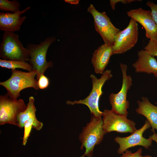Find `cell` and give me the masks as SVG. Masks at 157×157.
Instances as JSON below:
<instances>
[{"mask_svg": "<svg viewBox=\"0 0 157 157\" xmlns=\"http://www.w3.org/2000/svg\"><path fill=\"white\" fill-rule=\"evenodd\" d=\"M138 107L135 110L136 113L144 116L150 123L151 131L154 133L157 130V106L151 103L146 97H143L141 100L137 101Z\"/></svg>", "mask_w": 157, "mask_h": 157, "instance_id": "cell-16", "label": "cell"}, {"mask_svg": "<svg viewBox=\"0 0 157 157\" xmlns=\"http://www.w3.org/2000/svg\"><path fill=\"white\" fill-rule=\"evenodd\" d=\"M150 127V123L146 120L142 127L137 129L130 135L126 137H116L115 141L119 146L117 151L118 153L122 154L129 148L138 145L146 149H148L151 145L153 140L150 136L148 139L144 138L143 134L145 130Z\"/></svg>", "mask_w": 157, "mask_h": 157, "instance_id": "cell-11", "label": "cell"}, {"mask_svg": "<svg viewBox=\"0 0 157 157\" xmlns=\"http://www.w3.org/2000/svg\"><path fill=\"white\" fill-rule=\"evenodd\" d=\"M149 54L154 57L157 56V40H149L144 48Z\"/></svg>", "mask_w": 157, "mask_h": 157, "instance_id": "cell-21", "label": "cell"}, {"mask_svg": "<svg viewBox=\"0 0 157 157\" xmlns=\"http://www.w3.org/2000/svg\"><path fill=\"white\" fill-rule=\"evenodd\" d=\"M140 0H110V4L112 9L114 10L115 5L119 2H120L123 4H126L132 2L136 1H140Z\"/></svg>", "mask_w": 157, "mask_h": 157, "instance_id": "cell-25", "label": "cell"}, {"mask_svg": "<svg viewBox=\"0 0 157 157\" xmlns=\"http://www.w3.org/2000/svg\"><path fill=\"white\" fill-rule=\"evenodd\" d=\"M142 153V150L141 148H140L135 153H132L131 151L127 150L122 154L120 157H148V155L143 156Z\"/></svg>", "mask_w": 157, "mask_h": 157, "instance_id": "cell-23", "label": "cell"}, {"mask_svg": "<svg viewBox=\"0 0 157 157\" xmlns=\"http://www.w3.org/2000/svg\"><path fill=\"white\" fill-rule=\"evenodd\" d=\"M88 11L93 16L95 29L101 35L104 44L113 46L119 29L113 25L105 12H99L92 4L88 8Z\"/></svg>", "mask_w": 157, "mask_h": 157, "instance_id": "cell-8", "label": "cell"}, {"mask_svg": "<svg viewBox=\"0 0 157 157\" xmlns=\"http://www.w3.org/2000/svg\"><path fill=\"white\" fill-rule=\"evenodd\" d=\"M27 105L22 99L14 100L7 94L0 96V125L9 124L18 127L17 116L26 108Z\"/></svg>", "mask_w": 157, "mask_h": 157, "instance_id": "cell-7", "label": "cell"}, {"mask_svg": "<svg viewBox=\"0 0 157 157\" xmlns=\"http://www.w3.org/2000/svg\"><path fill=\"white\" fill-rule=\"evenodd\" d=\"M31 8L28 6L25 9L14 13H0V30L4 31H18L26 18L22 15Z\"/></svg>", "mask_w": 157, "mask_h": 157, "instance_id": "cell-13", "label": "cell"}, {"mask_svg": "<svg viewBox=\"0 0 157 157\" xmlns=\"http://www.w3.org/2000/svg\"><path fill=\"white\" fill-rule=\"evenodd\" d=\"M122 72V87L117 93H111L109 95V101L112 106L111 110L114 113L127 117L129 102L127 99V94L132 84L131 76L127 75V66L120 63Z\"/></svg>", "mask_w": 157, "mask_h": 157, "instance_id": "cell-6", "label": "cell"}, {"mask_svg": "<svg viewBox=\"0 0 157 157\" xmlns=\"http://www.w3.org/2000/svg\"><path fill=\"white\" fill-rule=\"evenodd\" d=\"M34 102V97L33 96L29 97L26 108L24 111L18 114L17 119L19 122V127L21 128H23L25 122L28 119L31 117L36 116V109Z\"/></svg>", "mask_w": 157, "mask_h": 157, "instance_id": "cell-17", "label": "cell"}, {"mask_svg": "<svg viewBox=\"0 0 157 157\" xmlns=\"http://www.w3.org/2000/svg\"><path fill=\"white\" fill-rule=\"evenodd\" d=\"M106 133L101 118L92 115L90 122L83 127L79 136L81 144V149H85V152L80 157H92L94 147L100 144Z\"/></svg>", "mask_w": 157, "mask_h": 157, "instance_id": "cell-2", "label": "cell"}, {"mask_svg": "<svg viewBox=\"0 0 157 157\" xmlns=\"http://www.w3.org/2000/svg\"><path fill=\"white\" fill-rule=\"evenodd\" d=\"M138 58L133 64L137 73L153 74L157 78V61L144 50L138 52Z\"/></svg>", "mask_w": 157, "mask_h": 157, "instance_id": "cell-14", "label": "cell"}, {"mask_svg": "<svg viewBox=\"0 0 157 157\" xmlns=\"http://www.w3.org/2000/svg\"><path fill=\"white\" fill-rule=\"evenodd\" d=\"M148 157H152V156H150L148 155Z\"/></svg>", "mask_w": 157, "mask_h": 157, "instance_id": "cell-28", "label": "cell"}, {"mask_svg": "<svg viewBox=\"0 0 157 157\" xmlns=\"http://www.w3.org/2000/svg\"><path fill=\"white\" fill-rule=\"evenodd\" d=\"M131 19L140 24L145 31L146 37L150 40H157V26L154 21L151 11L139 8L127 13Z\"/></svg>", "mask_w": 157, "mask_h": 157, "instance_id": "cell-12", "label": "cell"}, {"mask_svg": "<svg viewBox=\"0 0 157 157\" xmlns=\"http://www.w3.org/2000/svg\"><path fill=\"white\" fill-rule=\"evenodd\" d=\"M65 1L72 4L77 5L79 3V0H65Z\"/></svg>", "mask_w": 157, "mask_h": 157, "instance_id": "cell-26", "label": "cell"}, {"mask_svg": "<svg viewBox=\"0 0 157 157\" xmlns=\"http://www.w3.org/2000/svg\"><path fill=\"white\" fill-rule=\"evenodd\" d=\"M43 126L42 123L38 121L36 116L31 117L28 119L24 125V131L22 139V145L25 146L26 144L32 128L39 131L42 129Z\"/></svg>", "mask_w": 157, "mask_h": 157, "instance_id": "cell-18", "label": "cell"}, {"mask_svg": "<svg viewBox=\"0 0 157 157\" xmlns=\"http://www.w3.org/2000/svg\"><path fill=\"white\" fill-rule=\"evenodd\" d=\"M0 66L11 70L21 68L28 72L33 70L31 66L28 62L22 61L0 59Z\"/></svg>", "mask_w": 157, "mask_h": 157, "instance_id": "cell-19", "label": "cell"}, {"mask_svg": "<svg viewBox=\"0 0 157 157\" xmlns=\"http://www.w3.org/2000/svg\"><path fill=\"white\" fill-rule=\"evenodd\" d=\"M146 5L150 8L153 18L157 26V4L151 1H148Z\"/></svg>", "mask_w": 157, "mask_h": 157, "instance_id": "cell-24", "label": "cell"}, {"mask_svg": "<svg viewBox=\"0 0 157 157\" xmlns=\"http://www.w3.org/2000/svg\"><path fill=\"white\" fill-rule=\"evenodd\" d=\"M103 128L106 133L112 131L133 133L137 130L135 123L124 115L116 114L111 110L103 112Z\"/></svg>", "mask_w": 157, "mask_h": 157, "instance_id": "cell-9", "label": "cell"}, {"mask_svg": "<svg viewBox=\"0 0 157 157\" xmlns=\"http://www.w3.org/2000/svg\"><path fill=\"white\" fill-rule=\"evenodd\" d=\"M156 104L157 105V102L156 103Z\"/></svg>", "mask_w": 157, "mask_h": 157, "instance_id": "cell-29", "label": "cell"}, {"mask_svg": "<svg viewBox=\"0 0 157 157\" xmlns=\"http://www.w3.org/2000/svg\"><path fill=\"white\" fill-rule=\"evenodd\" d=\"M150 136L152 140L155 141L157 144V133H154L153 134Z\"/></svg>", "mask_w": 157, "mask_h": 157, "instance_id": "cell-27", "label": "cell"}, {"mask_svg": "<svg viewBox=\"0 0 157 157\" xmlns=\"http://www.w3.org/2000/svg\"><path fill=\"white\" fill-rule=\"evenodd\" d=\"M11 72L10 78L0 82V85L6 89V94L10 98L17 99L21 91L25 88H31L36 90L39 89L38 81L35 78L37 74L35 71L25 72L14 69H12Z\"/></svg>", "mask_w": 157, "mask_h": 157, "instance_id": "cell-1", "label": "cell"}, {"mask_svg": "<svg viewBox=\"0 0 157 157\" xmlns=\"http://www.w3.org/2000/svg\"><path fill=\"white\" fill-rule=\"evenodd\" d=\"M0 57L3 59L28 61L29 53L19 40L18 35L11 31H4L0 45Z\"/></svg>", "mask_w": 157, "mask_h": 157, "instance_id": "cell-5", "label": "cell"}, {"mask_svg": "<svg viewBox=\"0 0 157 157\" xmlns=\"http://www.w3.org/2000/svg\"><path fill=\"white\" fill-rule=\"evenodd\" d=\"M112 46L104 44L96 50L93 54L92 63L95 72L102 74L108 64L111 56L113 54Z\"/></svg>", "mask_w": 157, "mask_h": 157, "instance_id": "cell-15", "label": "cell"}, {"mask_svg": "<svg viewBox=\"0 0 157 157\" xmlns=\"http://www.w3.org/2000/svg\"><path fill=\"white\" fill-rule=\"evenodd\" d=\"M49 78L44 74L40 76L38 80V86L39 89L43 90L47 88L49 85Z\"/></svg>", "mask_w": 157, "mask_h": 157, "instance_id": "cell-22", "label": "cell"}, {"mask_svg": "<svg viewBox=\"0 0 157 157\" xmlns=\"http://www.w3.org/2000/svg\"><path fill=\"white\" fill-rule=\"evenodd\" d=\"M20 6V3L16 0H0V10L2 11H9L14 13L19 11Z\"/></svg>", "mask_w": 157, "mask_h": 157, "instance_id": "cell-20", "label": "cell"}, {"mask_svg": "<svg viewBox=\"0 0 157 157\" xmlns=\"http://www.w3.org/2000/svg\"><path fill=\"white\" fill-rule=\"evenodd\" d=\"M56 39L55 37L49 36L39 44L29 43L26 45L29 53V63L33 70L36 72L37 81L48 68L53 67V62L47 61L46 55L49 47Z\"/></svg>", "mask_w": 157, "mask_h": 157, "instance_id": "cell-3", "label": "cell"}, {"mask_svg": "<svg viewBox=\"0 0 157 157\" xmlns=\"http://www.w3.org/2000/svg\"><path fill=\"white\" fill-rule=\"evenodd\" d=\"M113 76L110 70H106L102 74L101 77L97 78L94 75L92 74L90 77L92 80V89L89 94L85 99L78 101H68L66 103L68 105L83 104L89 108L92 115L98 118H101L103 112L99 108L100 98L102 94V87L106 82Z\"/></svg>", "mask_w": 157, "mask_h": 157, "instance_id": "cell-4", "label": "cell"}, {"mask_svg": "<svg viewBox=\"0 0 157 157\" xmlns=\"http://www.w3.org/2000/svg\"><path fill=\"white\" fill-rule=\"evenodd\" d=\"M138 33L137 22L131 19L126 27L115 37L112 46L113 54L124 53L133 47L138 41Z\"/></svg>", "mask_w": 157, "mask_h": 157, "instance_id": "cell-10", "label": "cell"}]
</instances>
